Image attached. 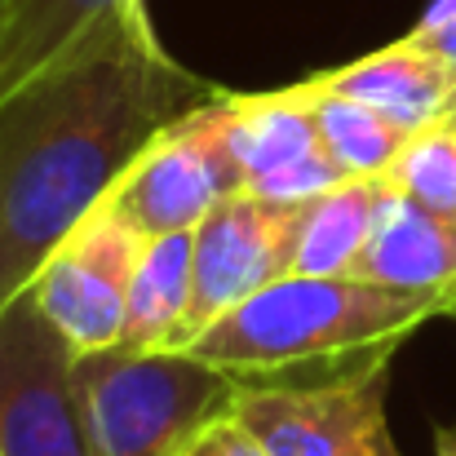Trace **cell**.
<instances>
[{
  "label": "cell",
  "instance_id": "6da1fadb",
  "mask_svg": "<svg viewBox=\"0 0 456 456\" xmlns=\"http://www.w3.org/2000/svg\"><path fill=\"white\" fill-rule=\"evenodd\" d=\"M213 94L159 36L111 31L0 107V310L155 134Z\"/></svg>",
  "mask_w": 456,
  "mask_h": 456
},
{
  "label": "cell",
  "instance_id": "7a4b0ae2",
  "mask_svg": "<svg viewBox=\"0 0 456 456\" xmlns=\"http://www.w3.org/2000/svg\"><path fill=\"white\" fill-rule=\"evenodd\" d=\"M452 310L444 293H399L354 275H284L213 319L186 354L240 381L297 377L305 368H350L377 350H399L421 323Z\"/></svg>",
  "mask_w": 456,
  "mask_h": 456
},
{
  "label": "cell",
  "instance_id": "3957f363",
  "mask_svg": "<svg viewBox=\"0 0 456 456\" xmlns=\"http://www.w3.org/2000/svg\"><path fill=\"white\" fill-rule=\"evenodd\" d=\"M76 386L102 456H182L213 417L231 412L240 377L186 350L107 346L76 354Z\"/></svg>",
  "mask_w": 456,
  "mask_h": 456
},
{
  "label": "cell",
  "instance_id": "277c9868",
  "mask_svg": "<svg viewBox=\"0 0 456 456\" xmlns=\"http://www.w3.org/2000/svg\"><path fill=\"white\" fill-rule=\"evenodd\" d=\"M395 354L377 350L319 381H240L231 412L271 456H403L386 417Z\"/></svg>",
  "mask_w": 456,
  "mask_h": 456
},
{
  "label": "cell",
  "instance_id": "5b68a950",
  "mask_svg": "<svg viewBox=\"0 0 456 456\" xmlns=\"http://www.w3.org/2000/svg\"><path fill=\"white\" fill-rule=\"evenodd\" d=\"M231 195H244V159L235 147L231 98L217 89L182 120L159 129L102 204L151 240L195 231Z\"/></svg>",
  "mask_w": 456,
  "mask_h": 456
},
{
  "label": "cell",
  "instance_id": "8992f818",
  "mask_svg": "<svg viewBox=\"0 0 456 456\" xmlns=\"http://www.w3.org/2000/svg\"><path fill=\"white\" fill-rule=\"evenodd\" d=\"M0 456H102L76 386V350L31 289L0 310Z\"/></svg>",
  "mask_w": 456,
  "mask_h": 456
},
{
  "label": "cell",
  "instance_id": "52a82bcc",
  "mask_svg": "<svg viewBox=\"0 0 456 456\" xmlns=\"http://www.w3.org/2000/svg\"><path fill=\"white\" fill-rule=\"evenodd\" d=\"M142 244L147 235L138 226H129L111 204H98L27 284L76 354L120 346Z\"/></svg>",
  "mask_w": 456,
  "mask_h": 456
},
{
  "label": "cell",
  "instance_id": "ba28073f",
  "mask_svg": "<svg viewBox=\"0 0 456 456\" xmlns=\"http://www.w3.org/2000/svg\"><path fill=\"white\" fill-rule=\"evenodd\" d=\"M305 204H271L262 195H231L195 226V293L177 350H186L213 319L248 302L266 284L293 275Z\"/></svg>",
  "mask_w": 456,
  "mask_h": 456
},
{
  "label": "cell",
  "instance_id": "9c48e42d",
  "mask_svg": "<svg viewBox=\"0 0 456 456\" xmlns=\"http://www.w3.org/2000/svg\"><path fill=\"white\" fill-rule=\"evenodd\" d=\"M111 31L155 36L138 27L125 0H4L0 18V107H9L22 89L67 67Z\"/></svg>",
  "mask_w": 456,
  "mask_h": 456
},
{
  "label": "cell",
  "instance_id": "30bf717a",
  "mask_svg": "<svg viewBox=\"0 0 456 456\" xmlns=\"http://www.w3.org/2000/svg\"><path fill=\"white\" fill-rule=\"evenodd\" d=\"M314 80L377 107L408 138L456 111V62L439 45L421 40L417 31H408L403 40L381 45L346 67L314 71Z\"/></svg>",
  "mask_w": 456,
  "mask_h": 456
},
{
  "label": "cell",
  "instance_id": "8fae6325",
  "mask_svg": "<svg viewBox=\"0 0 456 456\" xmlns=\"http://www.w3.org/2000/svg\"><path fill=\"white\" fill-rule=\"evenodd\" d=\"M350 275L399 293H444L456 302V217L395 195Z\"/></svg>",
  "mask_w": 456,
  "mask_h": 456
},
{
  "label": "cell",
  "instance_id": "7c38bea8",
  "mask_svg": "<svg viewBox=\"0 0 456 456\" xmlns=\"http://www.w3.org/2000/svg\"><path fill=\"white\" fill-rule=\"evenodd\" d=\"M395 195H399L395 177L372 173V177H346L341 186L305 204L293 275H350Z\"/></svg>",
  "mask_w": 456,
  "mask_h": 456
},
{
  "label": "cell",
  "instance_id": "4fadbf2b",
  "mask_svg": "<svg viewBox=\"0 0 456 456\" xmlns=\"http://www.w3.org/2000/svg\"><path fill=\"white\" fill-rule=\"evenodd\" d=\"M191 293H195V231L151 235L134 271L120 346L125 350H177Z\"/></svg>",
  "mask_w": 456,
  "mask_h": 456
},
{
  "label": "cell",
  "instance_id": "5bb4252c",
  "mask_svg": "<svg viewBox=\"0 0 456 456\" xmlns=\"http://www.w3.org/2000/svg\"><path fill=\"white\" fill-rule=\"evenodd\" d=\"M226 98H231V120H235V147L244 159V191H253L271 173L323 147L302 85L266 89V94H226Z\"/></svg>",
  "mask_w": 456,
  "mask_h": 456
},
{
  "label": "cell",
  "instance_id": "9a60e30c",
  "mask_svg": "<svg viewBox=\"0 0 456 456\" xmlns=\"http://www.w3.org/2000/svg\"><path fill=\"white\" fill-rule=\"evenodd\" d=\"M305 94V107L314 116V129H319V142L332 151V159L350 173V177H372V173H390V164L399 159L408 134L386 120L377 107L350 98V94H337L328 85H319L314 76L297 80Z\"/></svg>",
  "mask_w": 456,
  "mask_h": 456
},
{
  "label": "cell",
  "instance_id": "2e32d148",
  "mask_svg": "<svg viewBox=\"0 0 456 456\" xmlns=\"http://www.w3.org/2000/svg\"><path fill=\"white\" fill-rule=\"evenodd\" d=\"M390 177L412 204L456 217V111L412 134L390 164Z\"/></svg>",
  "mask_w": 456,
  "mask_h": 456
},
{
  "label": "cell",
  "instance_id": "e0dca14e",
  "mask_svg": "<svg viewBox=\"0 0 456 456\" xmlns=\"http://www.w3.org/2000/svg\"><path fill=\"white\" fill-rule=\"evenodd\" d=\"M182 456H271V452H266V444H262L235 412H222V417H213V421L186 444Z\"/></svg>",
  "mask_w": 456,
  "mask_h": 456
},
{
  "label": "cell",
  "instance_id": "ac0fdd59",
  "mask_svg": "<svg viewBox=\"0 0 456 456\" xmlns=\"http://www.w3.org/2000/svg\"><path fill=\"white\" fill-rule=\"evenodd\" d=\"M448 27H456V0H430L412 31L417 36H435V31H448Z\"/></svg>",
  "mask_w": 456,
  "mask_h": 456
},
{
  "label": "cell",
  "instance_id": "d6986e66",
  "mask_svg": "<svg viewBox=\"0 0 456 456\" xmlns=\"http://www.w3.org/2000/svg\"><path fill=\"white\" fill-rule=\"evenodd\" d=\"M435 456H456V426H444L435 435Z\"/></svg>",
  "mask_w": 456,
  "mask_h": 456
},
{
  "label": "cell",
  "instance_id": "ffe728a7",
  "mask_svg": "<svg viewBox=\"0 0 456 456\" xmlns=\"http://www.w3.org/2000/svg\"><path fill=\"white\" fill-rule=\"evenodd\" d=\"M421 40H430V45H439L448 58L456 62V27H448V31H435V36H421Z\"/></svg>",
  "mask_w": 456,
  "mask_h": 456
},
{
  "label": "cell",
  "instance_id": "44dd1931",
  "mask_svg": "<svg viewBox=\"0 0 456 456\" xmlns=\"http://www.w3.org/2000/svg\"><path fill=\"white\" fill-rule=\"evenodd\" d=\"M125 9H129V18H134L138 27H155V22H151V9H147V0H125Z\"/></svg>",
  "mask_w": 456,
  "mask_h": 456
},
{
  "label": "cell",
  "instance_id": "7402d4cb",
  "mask_svg": "<svg viewBox=\"0 0 456 456\" xmlns=\"http://www.w3.org/2000/svg\"><path fill=\"white\" fill-rule=\"evenodd\" d=\"M0 18H4V0H0Z\"/></svg>",
  "mask_w": 456,
  "mask_h": 456
}]
</instances>
